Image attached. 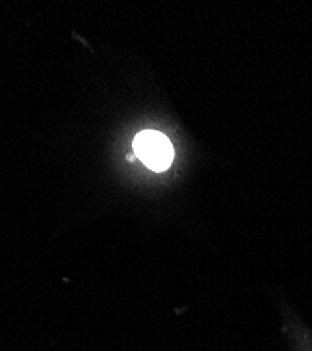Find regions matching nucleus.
Segmentation results:
<instances>
[{
  "mask_svg": "<svg viewBox=\"0 0 312 351\" xmlns=\"http://www.w3.org/2000/svg\"><path fill=\"white\" fill-rule=\"evenodd\" d=\"M132 148L135 156L154 171H163L173 162L172 143L158 131H141L134 139Z\"/></svg>",
  "mask_w": 312,
  "mask_h": 351,
  "instance_id": "nucleus-1",
  "label": "nucleus"
}]
</instances>
